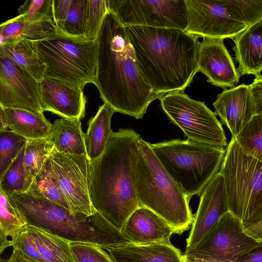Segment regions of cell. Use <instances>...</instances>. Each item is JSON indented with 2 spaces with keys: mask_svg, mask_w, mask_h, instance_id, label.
<instances>
[{
  "mask_svg": "<svg viewBox=\"0 0 262 262\" xmlns=\"http://www.w3.org/2000/svg\"><path fill=\"white\" fill-rule=\"evenodd\" d=\"M97 40L94 84L102 100L114 112L141 119L149 105L164 94L157 92L142 77L125 27L108 10Z\"/></svg>",
  "mask_w": 262,
  "mask_h": 262,
  "instance_id": "1",
  "label": "cell"
},
{
  "mask_svg": "<svg viewBox=\"0 0 262 262\" xmlns=\"http://www.w3.org/2000/svg\"><path fill=\"white\" fill-rule=\"evenodd\" d=\"M137 66L157 92L184 91L197 71L199 37L175 29L124 27Z\"/></svg>",
  "mask_w": 262,
  "mask_h": 262,
  "instance_id": "2",
  "label": "cell"
},
{
  "mask_svg": "<svg viewBox=\"0 0 262 262\" xmlns=\"http://www.w3.org/2000/svg\"><path fill=\"white\" fill-rule=\"evenodd\" d=\"M141 136L132 128L113 132L101 156L89 161L90 197L94 209L119 231L139 207L133 167Z\"/></svg>",
  "mask_w": 262,
  "mask_h": 262,
  "instance_id": "3",
  "label": "cell"
},
{
  "mask_svg": "<svg viewBox=\"0 0 262 262\" xmlns=\"http://www.w3.org/2000/svg\"><path fill=\"white\" fill-rule=\"evenodd\" d=\"M150 144L140 137L133 167L139 207L150 209L170 225L175 233H182L193 221L189 200L165 170Z\"/></svg>",
  "mask_w": 262,
  "mask_h": 262,
  "instance_id": "4",
  "label": "cell"
},
{
  "mask_svg": "<svg viewBox=\"0 0 262 262\" xmlns=\"http://www.w3.org/2000/svg\"><path fill=\"white\" fill-rule=\"evenodd\" d=\"M229 211L245 232L262 243V161L246 155L232 138L220 170Z\"/></svg>",
  "mask_w": 262,
  "mask_h": 262,
  "instance_id": "5",
  "label": "cell"
},
{
  "mask_svg": "<svg viewBox=\"0 0 262 262\" xmlns=\"http://www.w3.org/2000/svg\"><path fill=\"white\" fill-rule=\"evenodd\" d=\"M165 170L189 200L217 173L226 149L189 139L150 144Z\"/></svg>",
  "mask_w": 262,
  "mask_h": 262,
  "instance_id": "6",
  "label": "cell"
},
{
  "mask_svg": "<svg viewBox=\"0 0 262 262\" xmlns=\"http://www.w3.org/2000/svg\"><path fill=\"white\" fill-rule=\"evenodd\" d=\"M31 220L33 226L69 243H87L106 250L130 243L98 212L91 215L73 213L45 198L34 206Z\"/></svg>",
  "mask_w": 262,
  "mask_h": 262,
  "instance_id": "7",
  "label": "cell"
},
{
  "mask_svg": "<svg viewBox=\"0 0 262 262\" xmlns=\"http://www.w3.org/2000/svg\"><path fill=\"white\" fill-rule=\"evenodd\" d=\"M34 42L46 66L44 79H57L83 89L88 83H95L97 40L89 41L58 32Z\"/></svg>",
  "mask_w": 262,
  "mask_h": 262,
  "instance_id": "8",
  "label": "cell"
},
{
  "mask_svg": "<svg viewBox=\"0 0 262 262\" xmlns=\"http://www.w3.org/2000/svg\"><path fill=\"white\" fill-rule=\"evenodd\" d=\"M159 99L170 121L188 139L224 148L227 145L221 123L204 102L191 99L184 91L166 93Z\"/></svg>",
  "mask_w": 262,
  "mask_h": 262,
  "instance_id": "9",
  "label": "cell"
},
{
  "mask_svg": "<svg viewBox=\"0 0 262 262\" xmlns=\"http://www.w3.org/2000/svg\"><path fill=\"white\" fill-rule=\"evenodd\" d=\"M108 10L124 27L145 26L185 31V0H107Z\"/></svg>",
  "mask_w": 262,
  "mask_h": 262,
  "instance_id": "10",
  "label": "cell"
},
{
  "mask_svg": "<svg viewBox=\"0 0 262 262\" xmlns=\"http://www.w3.org/2000/svg\"><path fill=\"white\" fill-rule=\"evenodd\" d=\"M244 231L241 221L229 211L222 215L202 238L184 255L223 262H233L260 245Z\"/></svg>",
  "mask_w": 262,
  "mask_h": 262,
  "instance_id": "11",
  "label": "cell"
},
{
  "mask_svg": "<svg viewBox=\"0 0 262 262\" xmlns=\"http://www.w3.org/2000/svg\"><path fill=\"white\" fill-rule=\"evenodd\" d=\"M188 24L185 31L199 37L234 38L248 26L232 0H185Z\"/></svg>",
  "mask_w": 262,
  "mask_h": 262,
  "instance_id": "12",
  "label": "cell"
},
{
  "mask_svg": "<svg viewBox=\"0 0 262 262\" xmlns=\"http://www.w3.org/2000/svg\"><path fill=\"white\" fill-rule=\"evenodd\" d=\"M49 158L70 211L87 215L95 213L96 211L90 197L89 160L86 156L61 154L54 148Z\"/></svg>",
  "mask_w": 262,
  "mask_h": 262,
  "instance_id": "13",
  "label": "cell"
},
{
  "mask_svg": "<svg viewBox=\"0 0 262 262\" xmlns=\"http://www.w3.org/2000/svg\"><path fill=\"white\" fill-rule=\"evenodd\" d=\"M0 108L42 113L40 82L0 54Z\"/></svg>",
  "mask_w": 262,
  "mask_h": 262,
  "instance_id": "14",
  "label": "cell"
},
{
  "mask_svg": "<svg viewBox=\"0 0 262 262\" xmlns=\"http://www.w3.org/2000/svg\"><path fill=\"white\" fill-rule=\"evenodd\" d=\"M224 39L203 38L197 53V71L211 84L226 88L238 82L241 75L224 45Z\"/></svg>",
  "mask_w": 262,
  "mask_h": 262,
  "instance_id": "15",
  "label": "cell"
},
{
  "mask_svg": "<svg viewBox=\"0 0 262 262\" xmlns=\"http://www.w3.org/2000/svg\"><path fill=\"white\" fill-rule=\"evenodd\" d=\"M228 211L223 178L218 172L201 192L199 207L186 239V250L197 244L219 219Z\"/></svg>",
  "mask_w": 262,
  "mask_h": 262,
  "instance_id": "16",
  "label": "cell"
},
{
  "mask_svg": "<svg viewBox=\"0 0 262 262\" xmlns=\"http://www.w3.org/2000/svg\"><path fill=\"white\" fill-rule=\"evenodd\" d=\"M83 89L70 82L54 78H45L40 82L43 111L64 118L84 117L86 99Z\"/></svg>",
  "mask_w": 262,
  "mask_h": 262,
  "instance_id": "17",
  "label": "cell"
},
{
  "mask_svg": "<svg viewBox=\"0 0 262 262\" xmlns=\"http://www.w3.org/2000/svg\"><path fill=\"white\" fill-rule=\"evenodd\" d=\"M213 105L214 114L229 128L233 138L257 115L250 85L244 83L225 89L218 94Z\"/></svg>",
  "mask_w": 262,
  "mask_h": 262,
  "instance_id": "18",
  "label": "cell"
},
{
  "mask_svg": "<svg viewBox=\"0 0 262 262\" xmlns=\"http://www.w3.org/2000/svg\"><path fill=\"white\" fill-rule=\"evenodd\" d=\"M120 232L136 245L170 243V237L174 233L163 219L144 207H139L129 216Z\"/></svg>",
  "mask_w": 262,
  "mask_h": 262,
  "instance_id": "19",
  "label": "cell"
},
{
  "mask_svg": "<svg viewBox=\"0 0 262 262\" xmlns=\"http://www.w3.org/2000/svg\"><path fill=\"white\" fill-rule=\"evenodd\" d=\"M106 250L113 262H183L181 251L170 243H127Z\"/></svg>",
  "mask_w": 262,
  "mask_h": 262,
  "instance_id": "20",
  "label": "cell"
},
{
  "mask_svg": "<svg viewBox=\"0 0 262 262\" xmlns=\"http://www.w3.org/2000/svg\"><path fill=\"white\" fill-rule=\"evenodd\" d=\"M0 124L27 140L48 138L52 126L43 113L17 108H0Z\"/></svg>",
  "mask_w": 262,
  "mask_h": 262,
  "instance_id": "21",
  "label": "cell"
},
{
  "mask_svg": "<svg viewBox=\"0 0 262 262\" xmlns=\"http://www.w3.org/2000/svg\"><path fill=\"white\" fill-rule=\"evenodd\" d=\"M233 48L241 76L260 75L262 70V21L249 26L236 36Z\"/></svg>",
  "mask_w": 262,
  "mask_h": 262,
  "instance_id": "22",
  "label": "cell"
},
{
  "mask_svg": "<svg viewBox=\"0 0 262 262\" xmlns=\"http://www.w3.org/2000/svg\"><path fill=\"white\" fill-rule=\"evenodd\" d=\"M49 139L58 152L71 155H86L84 133L80 118L62 117L52 124Z\"/></svg>",
  "mask_w": 262,
  "mask_h": 262,
  "instance_id": "23",
  "label": "cell"
},
{
  "mask_svg": "<svg viewBox=\"0 0 262 262\" xmlns=\"http://www.w3.org/2000/svg\"><path fill=\"white\" fill-rule=\"evenodd\" d=\"M86 0H53L54 23L58 32L83 38Z\"/></svg>",
  "mask_w": 262,
  "mask_h": 262,
  "instance_id": "24",
  "label": "cell"
},
{
  "mask_svg": "<svg viewBox=\"0 0 262 262\" xmlns=\"http://www.w3.org/2000/svg\"><path fill=\"white\" fill-rule=\"evenodd\" d=\"M0 54L28 72L36 81L44 79L46 66L40 58L34 41L19 39L0 44Z\"/></svg>",
  "mask_w": 262,
  "mask_h": 262,
  "instance_id": "25",
  "label": "cell"
},
{
  "mask_svg": "<svg viewBox=\"0 0 262 262\" xmlns=\"http://www.w3.org/2000/svg\"><path fill=\"white\" fill-rule=\"evenodd\" d=\"M114 113L113 109L104 103L90 120L84 134L86 156L89 161L97 158L103 152L113 133L111 121Z\"/></svg>",
  "mask_w": 262,
  "mask_h": 262,
  "instance_id": "26",
  "label": "cell"
},
{
  "mask_svg": "<svg viewBox=\"0 0 262 262\" xmlns=\"http://www.w3.org/2000/svg\"><path fill=\"white\" fill-rule=\"evenodd\" d=\"M24 229L33 240L42 262H74L69 242L41 228L27 225Z\"/></svg>",
  "mask_w": 262,
  "mask_h": 262,
  "instance_id": "27",
  "label": "cell"
},
{
  "mask_svg": "<svg viewBox=\"0 0 262 262\" xmlns=\"http://www.w3.org/2000/svg\"><path fill=\"white\" fill-rule=\"evenodd\" d=\"M57 32L54 21L31 23L17 20L13 18L0 24L2 43L19 39L37 41Z\"/></svg>",
  "mask_w": 262,
  "mask_h": 262,
  "instance_id": "28",
  "label": "cell"
},
{
  "mask_svg": "<svg viewBox=\"0 0 262 262\" xmlns=\"http://www.w3.org/2000/svg\"><path fill=\"white\" fill-rule=\"evenodd\" d=\"M54 148L49 138L27 140L23 160L27 190Z\"/></svg>",
  "mask_w": 262,
  "mask_h": 262,
  "instance_id": "29",
  "label": "cell"
},
{
  "mask_svg": "<svg viewBox=\"0 0 262 262\" xmlns=\"http://www.w3.org/2000/svg\"><path fill=\"white\" fill-rule=\"evenodd\" d=\"M26 192L47 199L69 210L68 203L53 172L49 157Z\"/></svg>",
  "mask_w": 262,
  "mask_h": 262,
  "instance_id": "30",
  "label": "cell"
},
{
  "mask_svg": "<svg viewBox=\"0 0 262 262\" xmlns=\"http://www.w3.org/2000/svg\"><path fill=\"white\" fill-rule=\"evenodd\" d=\"M234 139L246 155L262 161V114L254 115Z\"/></svg>",
  "mask_w": 262,
  "mask_h": 262,
  "instance_id": "31",
  "label": "cell"
},
{
  "mask_svg": "<svg viewBox=\"0 0 262 262\" xmlns=\"http://www.w3.org/2000/svg\"><path fill=\"white\" fill-rule=\"evenodd\" d=\"M27 225L9 196L0 188V232L12 239Z\"/></svg>",
  "mask_w": 262,
  "mask_h": 262,
  "instance_id": "32",
  "label": "cell"
},
{
  "mask_svg": "<svg viewBox=\"0 0 262 262\" xmlns=\"http://www.w3.org/2000/svg\"><path fill=\"white\" fill-rule=\"evenodd\" d=\"M27 142L25 138L0 126V181Z\"/></svg>",
  "mask_w": 262,
  "mask_h": 262,
  "instance_id": "33",
  "label": "cell"
},
{
  "mask_svg": "<svg viewBox=\"0 0 262 262\" xmlns=\"http://www.w3.org/2000/svg\"><path fill=\"white\" fill-rule=\"evenodd\" d=\"M108 11L107 0H86L83 38L97 40L103 20Z\"/></svg>",
  "mask_w": 262,
  "mask_h": 262,
  "instance_id": "34",
  "label": "cell"
},
{
  "mask_svg": "<svg viewBox=\"0 0 262 262\" xmlns=\"http://www.w3.org/2000/svg\"><path fill=\"white\" fill-rule=\"evenodd\" d=\"M24 150V147L0 181V188L8 195L27 191L23 164Z\"/></svg>",
  "mask_w": 262,
  "mask_h": 262,
  "instance_id": "35",
  "label": "cell"
},
{
  "mask_svg": "<svg viewBox=\"0 0 262 262\" xmlns=\"http://www.w3.org/2000/svg\"><path fill=\"white\" fill-rule=\"evenodd\" d=\"M15 19L26 22L54 21L53 0H27L18 9Z\"/></svg>",
  "mask_w": 262,
  "mask_h": 262,
  "instance_id": "36",
  "label": "cell"
},
{
  "mask_svg": "<svg viewBox=\"0 0 262 262\" xmlns=\"http://www.w3.org/2000/svg\"><path fill=\"white\" fill-rule=\"evenodd\" d=\"M70 248L74 262H113L102 248L94 245L71 242Z\"/></svg>",
  "mask_w": 262,
  "mask_h": 262,
  "instance_id": "37",
  "label": "cell"
},
{
  "mask_svg": "<svg viewBox=\"0 0 262 262\" xmlns=\"http://www.w3.org/2000/svg\"><path fill=\"white\" fill-rule=\"evenodd\" d=\"M251 94L255 102L257 114H262V76H255L253 82L250 84Z\"/></svg>",
  "mask_w": 262,
  "mask_h": 262,
  "instance_id": "38",
  "label": "cell"
},
{
  "mask_svg": "<svg viewBox=\"0 0 262 262\" xmlns=\"http://www.w3.org/2000/svg\"><path fill=\"white\" fill-rule=\"evenodd\" d=\"M233 262H262V245L240 255Z\"/></svg>",
  "mask_w": 262,
  "mask_h": 262,
  "instance_id": "39",
  "label": "cell"
},
{
  "mask_svg": "<svg viewBox=\"0 0 262 262\" xmlns=\"http://www.w3.org/2000/svg\"><path fill=\"white\" fill-rule=\"evenodd\" d=\"M183 262H223L211 259L200 258L185 255H182Z\"/></svg>",
  "mask_w": 262,
  "mask_h": 262,
  "instance_id": "40",
  "label": "cell"
},
{
  "mask_svg": "<svg viewBox=\"0 0 262 262\" xmlns=\"http://www.w3.org/2000/svg\"><path fill=\"white\" fill-rule=\"evenodd\" d=\"M8 262H32L31 260L24 257L17 252L13 250Z\"/></svg>",
  "mask_w": 262,
  "mask_h": 262,
  "instance_id": "41",
  "label": "cell"
},
{
  "mask_svg": "<svg viewBox=\"0 0 262 262\" xmlns=\"http://www.w3.org/2000/svg\"><path fill=\"white\" fill-rule=\"evenodd\" d=\"M10 246H11V240L0 232V254Z\"/></svg>",
  "mask_w": 262,
  "mask_h": 262,
  "instance_id": "42",
  "label": "cell"
},
{
  "mask_svg": "<svg viewBox=\"0 0 262 262\" xmlns=\"http://www.w3.org/2000/svg\"><path fill=\"white\" fill-rule=\"evenodd\" d=\"M0 262H8V259L0 257Z\"/></svg>",
  "mask_w": 262,
  "mask_h": 262,
  "instance_id": "43",
  "label": "cell"
}]
</instances>
